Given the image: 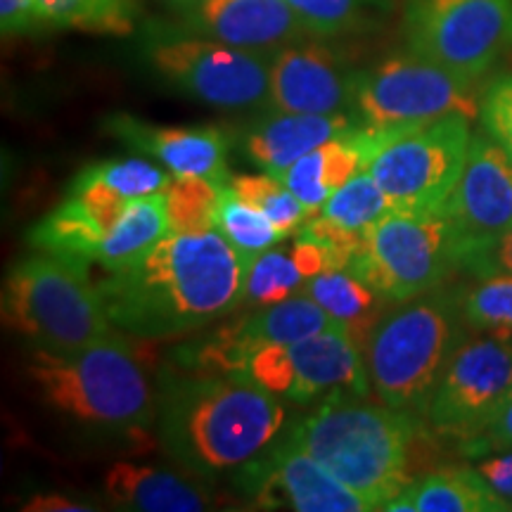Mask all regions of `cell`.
Wrapping results in <instances>:
<instances>
[{"instance_id": "cell-7", "label": "cell", "mask_w": 512, "mask_h": 512, "mask_svg": "<svg viewBox=\"0 0 512 512\" xmlns=\"http://www.w3.org/2000/svg\"><path fill=\"white\" fill-rule=\"evenodd\" d=\"M143 55L159 79L204 105L221 110L268 105L273 53L228 46L174 24H155Z\"/></svg>"}, {"instance_id": "cell-24", "label": "cell", "mask_w": 512, "mask_h": 512, "mask_svg": "<svg viewBox=\"0 0 512 512\" xmlns=\"http://www.w3.org/2000/svg\"><path fill=\"white\" fill-rule=\"evenodd\" d=\"M169 202L166 190L155 195L136 197L128 204L126 214L121 216L117 228L102 240L93 261L105 268L107 273L119 271L140 259L147 249L157 245L164 235H169Z\"/></svg>"}, {"instance_id": "cell-20", "label": "cell", "mask_w": 512, "mask_h": 512, "mask_svg": "<svg viewBox=\"0 0 512 512\" xmlns=\"http://www.w3.org/2000/svg\"><path fill=\"white\" fill-rule=\"evenodd\" d=\"M358 126L361 119L354 112L304 114L273 110L268 117L254 121L242 140V150L249 162L278 178L297 159Z\"/></svg>"}, {"instance_id": "cell-14", "label": "cell", "mask_w": 512, "mask_h": 512, "mask_svg": "<svg viewBox=\"0 0 512 512\" xmlns=\"http://www.w3.org/2000/svg\"><path fill=\"white\" fill-rule=\"evenodd\" d=\"M441 211L456 228L463 268L470 273L512 230V157L486 131L472 133L463 174Z\"/></svg>"}, {"instance_id": "cell-27", "label": "cell", "mask_w": 512, "mask_h": 512, "mask_svg": "<svg viewBox=\"0 0 512 512\" xmlns=\"http://www.w3.org/2000/svg\"><path fill=\"white\" fill-rule=\"evenodd\" d=\"M216 233H221L245 261L285 240V235L275 228V223L242 200L230 185H221Z\"/></svg>"}, {"instance_id": "cell-13", "label": "cell", "mask_w": 512, "mask_h": 512, "mask_svg": "<svg viewBox=\"0 0 512 512\" xmlns=\"http://www.w3.org/2000/svg\"><path fill=\"white\" fill-rule=\"evenodd\" d=\"M238 375L297 403L332 392H349L361 399L370 394L366 358L344 325L259 349L247 358Z\"/></svg>"}, {"instance_id": "cell-26", "label": "cell", "mask_w": 512, "mask_h": 512, "mask_svg": "<svg viewBox=\"0 0 512 512\" xmlns=\"http://www.w3.org/2000/svg\"><path fill=\"white\" fill-rule=\"evenodd\" d=\"M41 24L100 34H128L136 22V0H36Z\"/></svg>"}, {"instance_id": "cell-5", "label": "cell", "mask_w": 512, "mask_h": 512, "mask_svg": "<svg viewBox=\"0 0 512 512\" xmlns=\"http://www.w3.org/2000/svg\"><path fill=\"white\" fill-rule=\"evenodd\" d=\"M27 375L50 406L86 425L140 432L155 420L150 382L119 332L64 354L34 349Z\"/></svg>"}, {"instance_id": "cell-28", "label": "cell", "mask_w": 512, "mask_h": 512, "mask_svg": "<svg viewBox=\"0 0 512 512\" xmlns=\"http://www.w3.org/2000/svg\"><path fill=\"white\" fill-rule=\"evenodd\" d=\"M389 211H394V207L387 192L370 171H361L323 204L320 216L356 233H370V228L377 226Z\"/></svg>"}, {"instance_id": "cell-40", "label": "cell", "mask_w": 512, "mask_h": 512, "mask_svg": "<svg viewBox=\"0 0 512 512\" xmlns=\"http://www.w3.org/2000/svg\"><path fill=\"white\" fill-rule=\"evenodd\" d=\"M164 3H169V5H171V8H174V10H178V8H185V5L195 3V0H164Z\"/></svg>"}, {"instance_id": "cell-9", "label": "cell", "mask_w": 512, "mask_h": 512, "mask_svg": "<svg viewBox=\"0 0 512 512\" xmlns=\"http://www.w3.org/2000/svg\"><path fill=\"white\" fill-rule=\"evenodd\" d=\"M477 79L408 50L358 72L354 114L370 128H408L441 117L479 119Z\"/></svg>"}, {"instance_id": "cell-29", "label": "cell", "mask_w": 512, "mask_h": 512, "mask_svg": "<svg viewBox=\"0 0 512 512\" xmlns=\"http://www.w3.org/2000/svg\"><path fill=\"white\" fill-rule=\"evenodd\" d=\"M460 311L470 330L512 335V273H484L460 292Z\"/></svg>"}, {"instance_id": "cell-11", "label": "cell", "mask_w": 512, "mask_h": 512, "mask_svg": "<svg viewBox=\"0 0 512 512\" xmlns=\"http://www.w3.org/2000/svg\"><path fill=\"white\" fill-rule=\"evenodd\" d=\"M472 119L441 117L396 131L368 169L389 202L399 211H434L444 207L458 183L472 140Z\"/></svg>"}, {"instance_id": "cell-31", "label": "cell", "mask_w": 512, "mask_h": 512, "mask_svg": "<svg viewBox=\"0 0 512 512\" xmlns=\"http://www.w3.org/2000/svg\"><path fill=\"white\" fill-rule=\"evenodd\" d=\"M306 275L299 271L294 256H287L280 249H266L247 261L245 292L242 304L268 306L278 304L302 290Z\"/></svg>"}, {"instance_id": "cell-37", "label": "cell", "mask_w": 512, "mask_h": 512, "mask_svg": "<svg viewBox=\"0 0 512 512\" xmlns=\"http://www.w3.org/2000/svg\"><path fill=\"white\" fill-rule=\"evenodd\" d=\"M479 475L486 479V484L510 505L512 510V448L501 451L494 458H484L477 463Z\"/></svg>"}, {"instance_id": "cell-16", "label": "cell", "mask_w": 512, "mask_h": 512, "mask_svg": "<svg viewBox=\"0 0 512 512\" xmlns=\"http://www.w3.org/2000/svg\"><path fill=\"white\" fill-rule=\"evenodd\" d=\"M335 325L342 323H337L323 306L313 302L309 294H292L278 304L256 306L254 313L223 325L219 332L197 344L192 358L207 373L238 375L247 358L259 349L297 342Z\"/></svg>"}, {"instance_id": "cell-32", "label": "cell", "mask_w": 512, "mask_h": 512, "mask_svg": "<svg viewBox=\"0 0 512 512\" xmlns=\"http://www.w3.org/2000/svg\"><path fill=\"white\" fill-rule=\"evenodd\" d=\"M228 185L247 204H252L261 214H266L285 238L299 233V228L309 221V211H306L304 204L299 202V197L280 178L271 174L233 176Z\"/></svg>"}, {"instance_id": "cell-18", "label": "cell", "mask_w": 512, "mask_h": 512, "mask_svg": "<svg viewBox=\"0 0 512 512\" xmlns=\"http://www.w3.org/2000/svg\"><path fill=\"white\" fill-rule=\"evenodd\" d=\"M176 12V29L256 53L311 36L287 0H195Z\"/></svg>"}, {"instance_id": "cell-17", "label": "cell", "mask_w": 512, "mask_h": 512, "mask_svg": "<svg viewBox=\"0 0 512 512\" xmlns=\"http://www.w3.org/2000/svg\"><path fill=\"white\" fill-rule=\"evenodd\" d=\"M358 69L320 41H297L271 57L268 105L280 112L339 114L354 110Z\"/></svg>"}, {"instance_id": "cell-33", "label": "cell", "mask_w": 512, "mask_h": 512, "mask_svg": "<svg viewBox=\"0 0 512 512\" xmlns=\"http://www.w3.org/2000/svg\"><path fill=\"white\" fill-rule=\"evenodd\" d=\"M76 178L112 185L114 190H119L128 200L164 192L171 185V181H174V176L166 174L162 166L145 162V159H110V162H98L86 166Z\"/></svg>"}, {"instance_id": "cell-23", "label": "cell", "mask_w": 512, "mask_h": 512, "mask_svg": "<svg viewBox=\"0 0 512 512\" xmlns=\"http://www.w3.org/2000/svg\"><path fill=\"white\" fill-rule=\"evenodd\" d=\"M302 292L323 306L337 323H342L361 351L370 330L384 316L380 313L382 306L389 304L373 285L349 268L311 275L304 280Z\"/></svg>"}, {"instance_id": "cell-38", "label": "cell", "mask_w": 512, "mask_h": 512, "mask_svg": "<svg viewBox=\"0 0 512 512\" xmlns=\"http://www.w3.org/2000/svg\"><path fill=\"white\" fill-rule=\"evenodd\" d=\"M484 273H512V230H508V233L486 252L475 275Z\"/></svg>"}, {"instance_id": "cell-34", "label": "cell", "mask_w": 512, "mask_h": 512, "mask_svg": "<svg viewBox=\"0 0 512 512\" xmlns=\"http://www.w3.org/2000/svg\"><path fill=\"white\" fill-rule=\"evenodd\" d=\"M479 121L484 131L512 157V74H501L486 83L479 100Z\"/></svg>"}, {"instance_id": "cell-1", "label": "cell", "mask_w": 512, "mask_h": 512, "mask_svg": "<svg viewBox=\"0 0 512 512\" xmlns=\"http://www.w3.org/2000/svg\"><path fill=\"white\" fill-rule=\"evenodd\" d=\"M247 261L221 233H169L98 283L124 335L166 339L200 330L242 306Z\"/></svg>"}, {"instance_id": "cell-30", "label": "cell", "mask_w": 512, "mask_h": 512, "mask_svg": "<svg viewBox=\"0 0 512 512\" xmlns=\"http://www.w3.org/2000/svg\"><path fill=\"white\" fill-rule=\"evenodd\" d=\"M221 185L197 176H174L166 188L171 233H211L216 230Z\"/></svg>"}, {"instance_id": "cell-6", "label": "cell", "mask_w": 512, "mask_h": 512, "mask_svg": "<svg viewBox=\"0 0 512 512\" xmlns=\"http://www.w3.org/2000/svg\"><path fill=\"white\" fill-rule=\"evenodd\" d=\"M91 261L38 249L12 268L3 287V323L34 349L64 354L117 335Z\"/></svg>"}, {"instance_id": "cell-25", "label": "cell", "mask_w": 512, "mask_h": 512, "mask_svg": "<svg viewBox=\"0 0 512 512\" xmlns=\"http://www.w3.org/2000/svg\"><path fill=\"white\" fill-rule=\"evenodd\" d=\"M306 31L320 38L363 34L380 27L392 0H287Z\"/></svg>"}, {"instance_id": "cell-19", "label": "cell", "mask_w": 512, "mask_h": 512, "mask_svg": "<svg viewBox=\"0 0 512 512\" xmlns=\"http://www.w3.org/2000/svg\"><path fill=\"white\" fill-rule=\"evenodd\" d=\"M107 136L162 162L174 176L207 178L228 185L230 140L219 128H164L140 121L131 114H112L102 121Z\"/></svg>"}, {"instance_id": "cell-8", "label": "cell", "mask_w": 512, "mask_h": 512, "mask_svg": "<svg viewBox=\"0 0 512 512\" xmlns=\"http://www.w3.org/2000/svg\"><path fill=\"white\" fill-rule=\"evenodd\" d=\"M456 268H463V249L444 211L394 209L370 228L366 247L349 271L389 304H401L437 290Z\"/></svg>"}, {"instance_id": "cell-2", "label": "cell", "mask_w": 512, "mask_h": 512, "mask_svg": "<svg viewBox=\"0 0 512 512\" xmlns=\"http://www.w3.org/2000/svg\"><path fill=\"white\" fill-rule=\"evenodd\" d=\"M285 420L278 396L242 375L176 380L157 406L164 451L204 477L252 463L283 432Z\"/></svg>"}, {"instance_id": "cell-35", "label": "cell", "mask_w": 512, "mask_h": 512, "mask_svg": "<svg viewBox=\"0 0 512 512\" xmlns=\"http://www.w3.org/2000/svg\"><path fill=\"white\" fill-rule=\"evenodd\" d=\"M512 448V401H505L494 413V418L484 425L475 437L463 441L467 456H484V453H501Z\"/></svg>"}, {"instance_id": "cell-39", "label": "cell", "mask_w": 512, "mask_h": 512, "mask_svg": "<svg viewBox=\"0 0 512 512\" xmlns=\"http://www.w3.org/2000/svg\"><path fill=\"white\" fill-rule=\"evenodd\" d=\"M24 510L31 512H88L93 510L91 505L83 503H74L64 496H36L24 505Z\"/></svg>"}, {"instance_id": "cell-15", "label": "cell", "mask_w": 512, "mask_h": 512, "mask_svg": "<svg viewBox=\"0 0 512 512\" xmlns=\"http://www.w3.org/2000/svg\"><path fill=\"white\" fill-rule=\"evenodd\" d=\"M240 489L261 510L368 512L373 505L332 477L316 458L290 439L242 467Z\"/></svg>"}, {"instance_id": "cell-21", "label": "cell", "mask_w": 512, "mask_h": 512, "mask_svg": "<svg viewBox=\"0 0 512 512\" xmlns=\"http://www.w3.org/2000/svg\"><path fill=\"white\" fill-rule=\"evenodd\" d=\"M105 494L114 508L136 512H202L211 503L204 486L136 463H114L105 475Z\"/></svg>"}, {"instance_id": "cell-22", "label": "cell", "mask_w": 512, "mask_h": 512, "mask_svg": "<svg viewBox=\"0 0 512 512\" xmlns=\"http://www.w3.org/2000/svg\"><path fill=\"white\" fill-rule=\"evenodd\" d=\"M382 510L389 512H503L510 505L486 484L477 467H448L413 479Z\"/></svg>"}, {"instance_id": "cell-12", "label": "cell", "mask_w": 512, "mask_h": 512, "mask_svg": "<svg viewBox=\"0 0 512 512\" xmlns=\"http://www.w3.org/2000/svg\"><path fill=\"white\" fill-rule=\"evenodd\" d=\"M510 382L512 335L475 330L453 349L425 418L444 437L460 441L475 437L505 403Z\"/></svg>"}, {"instance_id": "cell-10", "label": "cell", "mask_w": 512, "mask_h": 512, "mask_svg": "<svg viewBox=\"0 0 512 512\" xmlns=\"http://www.w3.org/2000/svg\"><path fill=\"white\" fill-rule=\"evenodd\" d=\"M401 24L411 53L477 81L512 48V0H406Z\"/></svg>"}, {"instance_id": "cell-36", "label": "cell", "mask_w": 512, "mask_h": 512, "mask_svg": "<svg viewBox=\"0 0 512 512\" xmlns=\"http://www.w3.org/2000/svg\"><path fill=\"white\" fill-rule=\"evenodd\" d=\"M0 24H3V36L29 34L41 24L36 0H0Z\"/></svg>"}, {"instance_id": "cell-4", "label": "cell", "mask_w": 512, "mask_h": 512, "mask_svg": "<svg viewBox=\"0 0 512 512\" xmlns=\"http://www.w3.org/2000/svg\"><path fill=\"white\" fill-rule=\"evenodd\" d=\"M465 328L460 292L444 287L384 313L363 344L370 389L377 399L384 406L425 415Z\"/></svg>"}, {"instance_id": "cell-41", "label": "cell", "mask_w": 512, "mask_h": 512, "mask_svg": "<svg viewBox=\"0 0 512 512\" xmlns=\"http://www.w3.org/2000/svg\"><path fill=\"white\" fill-rule=\"evenodd\" d=\"M505 401H512V382H510V389H508V396H505Z\"/></svg>"}, {"instance_id": "cell-3", "label": "cell", "mask_w": 512, "mask_h": 512, "mask_svg": "<svg viewBox=\"0 0 512 512\" xmlns=\"http://www.w3.org/2000/svg\"><path fill=\"white\" fill-rule=\"evenodd\" d=\"M418 432L415 413L363 403L361 396L349 392H332L297 422L287 439L373 510H382L411 484L408 458Z\"/></svg>"}]
</instances>
